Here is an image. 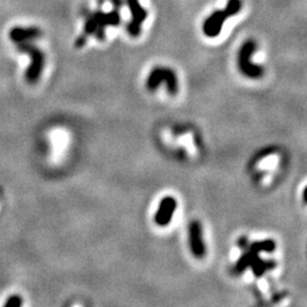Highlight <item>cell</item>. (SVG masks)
Listing matches in <instances>:
<instances>
[{
	"label": "cell",
	"instance_id": "obj_1",
	"mask_svg": "<svg viewBox=\"0 0 307 307\" xmlns=\"http://www.w3.org/2000/svg\"><path fill=\"white\" fill-rule=\"evenodd\" d=\"M114 3V9L109 13L104 12H93L88 14L85 16L84 27L82 36L85 38H89L90 36H93L97 38L99 41H104L105 32L108 27H117L121 22V15H120V7L122 5V0H113Z\"/></svg>",
	"mask_w": 307,
	"mask_h": 307
},
{
	"label": "cell",
	"instance_id": "obj_2",
	"mask_svg": "<svg viewBox=\"0 0 307 307\" xmlns=\"http://www.w3.org/2000/svg\"><path fill=\"white\" fill-rule=\"evenodd\" d=\"M275 249V243L273 240H263V241H256L251 246H249V249L246 251V254L241 257L238 263L235 265V270L238 272L244 271L245 269L251 266L256 276L263 275L265 271L270 270L271 268H274L275 264L273 262H265L258 259L257 254L261 251H270Z\"/></svg>",
	"mask_w": 307,
	"mask_h": 307
},
{
	"label": "cell",
	"instance_id": "obj_3",
	"mask_svg": "<svg viewBox=\"0 0 307 307\" xmlns=\"http://www.w3.org/2000/svg\"><path fill=\"white\" fill-rule=\"evenodd\" d=\"M241 8H243L241 0H229L224 9L210 14L203 24V32L205 36L208 38L218 37L226 19L238 14Z\"/></svg>",
	"mask_w": 307,
	"mask_h": 307
},
{
	"label": "cell",
	"instance_id": "obj_4",
	"mask_svg": "<svg viewBox=\"0 0 307 307\" xmlns=\"http://www.w3.org/2000/svg\"><path fill=\"white\" fill-rule=\"evenodd\" d=\"M18 52L27 54L31 58L29 67L25 72V80L29 84H36L41 78L44 67V55L31 41L15 43Z\"/></svg>",
	"mask_w": 307,
	"mask_h": 307
},
{
	"label": "cell",
	"instance_id": "obj_5",
	"mask_svg": "<svg viewBox=\"0 0 307 307\" xmlns=\"http://www.w3.org/2000/svg\"><path fill=\"white\" fill-rule=\"evenodd\" d=\"M166 85V90L170 95H177L179 91V81L178 77L172 68L165 66L154 67L147 77L146 87L149 91H156L160 84Z\"/></svg>",
	"mask_w": 307,
	"mask_h": 307
},
{
	"label": "cell",
	"instance_id": "obj_6",
	"mask_svg": "<svg viewBox=\"0 0 307 307\" xmlns=\"http://www.w3.org/2000/svg\"><path fill=\"white\" fill-rule=\"evenodd\" d=\"M256 52V42L254 40H247L243 43L238 53V68L246 78L259 79L264 75V68L261 65L253 63L254 53Z\"/></svg>",
	"mask_w": 307,
	"mask_h": 307
},
{
	"label": "cell",
	"instance_id": "obj_7",
	"mask_svg": "<svg viewBox=\"0 0 307 307\" xmlns=\"http://www.w3.org/2000/svg\"><path fill=\"white\" fill-rule=\"evenodd\" d=\"M131 13V21L128 24V32L132 38H138L141 33L143 24L147 18V11L141 6L139 0H127Z\"/></svg>",
	"mask_w": 307,
	"mask_h": 307
},
{
	"label": "cell",
	"instance_id": "obj_8",
	"mask_svg": "<svg viewBox=\"0 0 307 307\" xmlns=\"http://www.w3.org/2000/svg\"><path fill=\"white\" fill-rule=\"evenodd\" d=\"M189 247L196 258H203L206 255V245L203 238V229L198 220L191 221L188 228Z\"/></svg>",
	"mask_w": 307,
	"mask_h": 307
},
{
	"label": "cell",
	"instance_id": "obj_9",
	"mask_svg": "<svg viewBox=\"0 0 307 307\" xmlns=\"http://www.w3.org/2000/svg\"><path fill=\"white\" fill-rule=\"evenodd\" d=\"M177 199H175L173 196H165V197H163L162 200L159 201L158 208L155 213V223L158 226H162V228L168 226L173 219V215L175 210H177Z\"/></svg>",
	"mask_w": 307,
	"mask_h": 307
},
{
	"label": "cell",
	"instance_id": "obj_10",
	"mask_svg": "<svg viewBox=\"0 0 307 307\" xmlns=\"http://www.w3.org/2000/svg\"><path fill=\"white\" fill-rule=\"evenodd\" d=\"M41 37V31L36 27H15L9 31V39L14 43L33 41Z\"/></svg>",
	"mask_w": 307,
	"mask_h": 307
},
{
	"label": "cell",
	"instance_id": "obj_11",
	"mask_svg": "<svg viewBox=\"0 0 307 307\" xmlns=\"http://www.w3.org/2000/svg\"><path fill=\"white\" fill-rule=\"evenodd\" d=\"M23 304V299L21 296L18 295H12L8 297V299L5 301V306L6 307H18V306H22Z\"/></svg>",
	"mask_w": 307,
	"mask_h": 307
},
{
	"label": "cell",
	"instance_id": "obj_12",
	"mask_svg": "<svg viewBox=\"0 0 307 307\" xmlns=\"http://www.w3.org/2000/svg\"><path fill=\"white\" fill-rule=\"evenodd\" d=\"M303 200H304L305 204H307V185L305 187V189L303 190Z\"/></svg>",
	"mask_w": 307,
	"mask_h": 307
}]
</instances>
